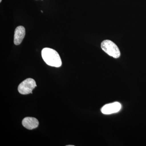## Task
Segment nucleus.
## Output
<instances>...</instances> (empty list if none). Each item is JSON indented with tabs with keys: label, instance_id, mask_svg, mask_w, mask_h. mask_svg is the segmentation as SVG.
<instances>
[{
	"label": "nucleus",
	"instance_id": "obj_1",
	"mask_svg": "<svg viewBox=\"0 0 146 146\" xmlns=\"http://www.w3.org/2000/svg\"><path fill=\"white\" fill-rule=\"evenodd\" d=\"M42 56L45 63L49 66L59 68L62 65L60 56L54 50L44 48L42 51Z\"/></svg>",
	"mask_w": 146,
	"mask_h": 146
},
{
	"label": "nucleus",
	"instance_id": "obj_2",
	"mask_svg": "<svg viewBox=\"0 0 146 146\" xmlns=\"http://www.w3.org/2000/svg\"><path fill=\"white\" fill-rule=\"evenodd\" d=\"M102 49L114 58H118L120 56V51L117 46L114 42L109 40H106L101 44Z\"/></svg>",
	"mask_w": 146,
	"mask_h": 146
},
{
	"label": "nucleus",
	"instance_id": "obj_3",
	"mask_svg": "<svg viewBox=\"0 0 146 146\" xmlns=\"http://www.w3.org/2000/svg\"><path fill=\"white\" fill-rule=\"evenodd\" d=\"M36 82L32 78H27L21 82L18 87L19 93L23 95L32 94L33 89L36 87Z\"/></svg>",
	"mask_w": 146,
	"mask_h": 146
},
{
	"label": "nucleus",
	"instance_id": "obj_4",
	"mask_svg": "<svg viewBox=\"0 0 146 146\" xmlns=\"http://www.w3.org/2000/svg\"><path fill=\"white\" fill-rule=\"evenodd\" d=\"M121 105L118 102L105 105L101 109L102 113L105 115H109L119 112L121 109Z\"/></svg>",
	"mask_w": 146,
	"mask_h": 146
},
{
	"label": "nucleus",
	"instance_id": "obj_5",
	"mask_svg": "<svg viewBox=\"0 0 146 146\" xmlns=\"http://www.w3.org/2000/svg\"><path fill=\"white\" fill-rule=\"evenodd\" d=\"M25 29L23 26H18L14 32V43L16 45H19L22 43L25 35Z\"/></svg>",
	"mask_w": 146,
	"mask_h": 146
},
{
	"label": "nucleus",
	"instance_id": "obj_6",
	"mask_svg": "<svg viewBox=\"0 0 146 146\" xmlns=\"http://www.w3.org/2000/svg\"><path fill=\"white\" fill-rule=\"evenodd\" d=\"M22 124L26 128L31 130L38 126L39 121L36 118L27 117L23 119Z\"/></svg>",
	"mask_w": 146,
	"mask_h": 146
},
{
	"label": "nucleus",
	"instance_id": "obj_7",
	"mask_svg": "<svg viewBox=\"0 0 146 146\" xmlns=\"http://www.w3.org/2000/svg\"><path fill=\"white\" fill-rule=\"evenodd\" d=\"M2 0H0V2H1Z\"/></svg>",
	"mask_w": 146,
	"mask_h": 146
}]
</instances>
